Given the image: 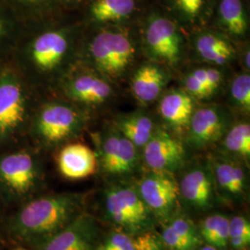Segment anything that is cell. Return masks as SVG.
I'll use <instances>...</instances> for the list:
<instances>
[{"mask_svg": "<svg viewBox=\"0 0 250 250\" xmlns=\"http://www.w3.org/2000/svg\"><path fill=\"white\" fill-rule=\"evenodd\" d=\"M3 225H4V221L2 219V215H1V208H0V232L3 231Z\"/></svg>", "mask_w": 250, "mask_h": 250, "instance_id": "40", "label": "cell"}, {"mask_svg": "<svg viewBox=\"0 0 250 250\" xmlns=\"http://www.w3.org/2000/svg\"><path fill=\"white\" fill-rule=\"evenodd\" d=\"M25 28L39 25L54 17L62 6L61 0H4Z\"/></svg>", "mask_w": 250, "mask_h": 250, "instance_id": "20", "label": "cell"}, {"mask_svg": "<svg viewBox=\"0 0 250 250\" xmlns=\"http://www.w3.org/2000/svg\"><path fill=\"white\" fill-rule=\"evenodd\" d=\"M25 32V26L13 10L0 0V56L13 51Z\"/></svg>", "mask_w": 250, "mask_h": 250, "instance_id": "26", "label": "cell"}, {"mask_svg": "<svg viewBox=\"0 0 250 250\" xmlns=\"http://www.w3.org/2000/svg\"><path fill=\"white\" fill-rule=\"evenodd\" d=\"M57 164L63 177L80 180L96 172L98 156L84 144H65L57 155Z\"/></svg>", "mask_w": 250, "mask_h": 250, "instance_id": "15", "label": "cell"}, {"mask_svg": "<svg viewBox=\"0 0 250 250\" xmlns=\"http://www.w3.org/2000/svg\"><path fill=\"white\" fill-rule=\"evenodd\" d=\"M250 49L248 48V50H246V51H245V53H244V60H243V62H244V66H245L246 70H248V72L250 71Z\"/></svg>", "mask_w": 250, "mask_h": 250, "instance_id": "36", "label": "cell"}, {"mask_svg": "<svg viewBox=\"0 0 250 250\" xmlns=\"http://www.w3.org/2000/svg\"><path fill=\"white\" fill-rule=\"evenodd\" d=\"M180 195L190 205L205 209L213 199V175L209 169L197 165L188 170L179 185Z\"/></svg>", "mask_w": 250, "mask_h": 250, "instance_id": "16", "label": "cell"}, {"mask_svg": "<svg viewBox=\"0 0 250 250\" xmlns=\"http://www.w3.org/2000/svg\"><path fill=\"white\" fill-rule=\"evenodd\" d=\"M193 112V98L185 89L170 90L161 98V118L174 131L182 132L188 128Z\"/></svg>", "mask_w": 250, "mask_h": 250, "instance_id": "18", "label": "cell"}, {"mask_svg": "<svg viewBox=\"0 0 250 250\" xmlns=\"http://www.w3.org/2000/svg\"><path fill=\"white\" fill-rule=\"evenodd\" d=\"M186 157L184 146L165 129H155L144 146V159L152 170L173 172L183 165Z\"/></svg>", "mask_w": 250, "mask_h": 250, "instance_id": "12", "label": "cell"}, {"mask_svg": "<svg viewBox=\"0 0 250 250\" xmlns=\"http://www.w3.org/2000/svg\"><path fill=\"white\" fill-rule=\"evenodd\" d=\"M30 83L14 63L0 67V147L28 131L34 112Z\"/></svg>", "mask_w": 250, "mask_h": 250, "instance_id": "4", "label": "cell"}, {"mask_svg": "<svg viewBox=\"0 0 250 250\" xmlns=\"http://www.w3.org/2000/svg\"><path fill=\"white\" fill-rule=\"evenodd\" d=\"M135 8L136 0H93L88 16L96 23L122 22L133 15Z\"/></svg>", "mask_w": 250, "mask_h": 250, "instance_id": "24", "label": "cell"}, {"mask_svg": "<svg viewBox=\"0 0 250 250\" xmlns=\"http://www.w3.org/2000/svg\"><path fill=\"white\" fill-rule=\"evenodd\" d=\"M185 90L193 99H206L210 96L205 83L197 80L191 73L184 79Z\"/></svg>", "mask_w": 250, "mask_h": 250, "instance_id": "33", "label": "cell"}, {"mask_svg": "<svg viewBox=\"0 0 250 250\" xmlns=\"http://www.w3.org/2000/svg\"><path fill=\"white\" fill-rule=\"evenodd\" d=\"M229 243L236 250L250 245V224L246 218L235 216L229 220Z\"/></svg>", "mask_w": 250, "mask_h": 250, "instance_id": "31", "label": "cell"}, {"mask_svg": "<svg viewBox=\"0 0 250 250\" xmlns=\"http://www.w3.org/2000/svg\"><path fill=\"white\" fill-rule=\"evenodd\" d=\"M43 183L41 161L35 150L18 148L0 153V199L17 208L36 197Z\"/></svg>", "mask_w": 250, "mask_h": 250, "instance_id": "5", "label": "cell"}, {"mask_svg": "<svg viewBox=\"0 0 250 250\" xmlns=\"http://www.w3.org/2000/svg\"><path fill=\"white\" fill-rule=\"evenodd\" d=\"M231 116L220 106L194 110L188 125V140L195 148H204L221 139L229 129Z\"/></svg>", "mask_w": 250, "mask_h": 250, "instance_id": "10", "label": "cell"}, {"mask_svg": "<svg viewBox=\"0 0 250 250\" xmlns=\"http://www.w3.org/2000/svg\"><path fill=\"white\" fill-rule=\"evenodd\" d=\"M12 250H35L30 249V248H27V247H23V246H17L15 249H13Z\"/></svg>", "mask_w": 250, "mask_h": 250, "instance_id": "38", "label": "cell"}, {"mask_svg": "<svg viewBox=\"0 0 250 250\" xmlns=\"http://www.w3.org/2000/svg\"><path fill=\"white\" fill-rule=\"evenodd\" d=\"M211 172L219 188L226 194L232 197H239L244 193L247 184L246 173L237 163L216 161Z\"/></svg>", "mask_w": 250, "mask_h": 250, "instance_id": "25", "label": "cell"}, {"mask_svg": "<svg viewBox=\"0 0 250 250\" xmlns=\"http://www.w3.org/2000/svg\"><path fill=\"white\" fill-rule=\"evenodd\" d=\"M84 112L68 100H51L35 107L27 133L37 146L52 149L76 138L86 126Z\"/></svg>", "mask_w": 250, "mask_h": 250, "instance_id": "3", "label": "cell"}, {"mask_svg": "<svg viewBox=\"0 0 250 250\" xmlns=\"http://www.w3.org/2000/svg\"><path fill=\"white\" fill-rule=\"evenodd\" d=\"M144 44L153 61L174 68L183 58L184 37L178 24L161 13H152L145 23Z\"/></svg>", "mask_w": 250, "mask_h": 250, "instance_id": "7", "label": "cell"}, {"mask_svg": "<svg viewBox=\"0 0 250 250\" xmlns=\"http://www.w3.org/2000/svg\"><path fill=\"white\" fill-rule=\"evenodd\" d=\"M77 28L57 25L21 36L16 48L14 64L31 84L60 81L71 71L75 54Z\"/></svg>", "mask_w": 250, "mask_h": 250, "instance_id": "2", "label": "cell"}, {"mask_svg": "<svg viewBox=\"0 0 250 250\" xmlns=\"http://www.w3.org/2000/svg\"><path fill=\"white\" fill-rule=\"evenodd\" d=\"M134 241L135 250H161V243L158 237L152 233L138 235Z\"/></svg>", "mask_w": 250, "mask_h": 250, "instance_id": "34", "label": "cell"}, {"mask_svg": "<svg viewBox=\"0 0 250 250\" xmlns=\"http://www.w3.org/2000/svg\"><path fill=\"white\" fill-rule=\"evenodd\" d=\"M95 250H135L133 238L125 232H112Z\"/></svg>", "mask_w": 250, "mask_h": 250, "instance_id": "32", "label": "cell"}, {"mask_svg": "<svg viewBox=\"0 0 250 250\" xmlns=\"http://www.w3.org/2000/svg\"><path fill=\"white\" fill-rule=\"evenodd\" d=\"M105 208L109 220L127 232H143L150 223V209L134 188H109L105 197Z\"/></svg>", "mask_w": 250, "mask_h": 250, "instance_id": "8", "label": "cell"}, {"mask_svg": "<svg viewBox=\"0 0 250 250\" xmlns=\"http://www.w3.org/2000/svg\"><path fill=\"white\" fill-rule=\"evenodd\" d=\"M230 98L232 104L244 112L250 109V76L242 73L232 80L230 86Z\"/></svg>", "mask_w": 250, "mask_h": 250, "instance_id": "30", "label": "cell"}, {"mask_svg": "<svg viewBox=\"0 0 250 250\" xmlns=\"http://www.w3.org/2000/svg\"><path fill=\"white\" fill-rule=\"evenodd\" d=\"M169 81L162 66L146 63L136 69L131 79V89L134 98L143 104H148L160 97Z\"/></svg>", "mask_w": 250, "mask_h": 250, "instance_id": "17", "label": "cell"}, {"mask_svg": "<svg viewBox=\"0 0 250 250\" xmlns=\"http://www.w3.org/2000/svg\"><path fill=\"white\" fill-rule=\"evenodd\" d=\"M200 233L191 221L176 218L163 229L162 243L170 250H195L200 244Z\"/></svg>", "mask_w": 250, "mask_h": 250, "instance_id": "22", "label": "cell"}, {"mask_svg": "<svg viewBox=\"0 0 250 250\" xmlns=\"http://www.w3.org/2000/svg\"><path fill=\"white\" fill-rule=\"evenodd\" d=\"M200 250H219L218 249H216L214 247H211V246H209V245H208V246H205V247H203V248H201Z\"/></svg>", "mask_w": 250, "mask_h": 250, "instance_id": "39", "label": "cell"}, {"mask_svg": "<svg viewBox=\"0 0 250 250\" xmlns=\"http://www.w3.org/2000/svg\"><path fill=\"white\" fill-rule=\"evenodd\" d=\"M206 86L210 96L218 89L223 80V75L216 68H205Z\"/></svg>", "mask_w": 250, "mask_h": 250, "instance_id": "35", "label": "cell"}, {"mask_svg": "<svg viewBox=\"0 0 250 250\" xmlns=\"http://www.w3.org/2000/svg\"><path fill=\"white\" fill-rule=\"evenodd\" d=\"M98 233L94 219L83 213L36 250H95Z\"/></svg>", "mask_w": 250, "mask_h": 250, "instance_id": "14", "label": "cell"}, {"mask_svg": "<svg viewBox=\"0 0 250 250\" xmlns=\"http://www.w3.org/2000/svg\"><path fill=\"white\" fill-rule=\"evenodd\" d=\"M168 5L179 21L193 26L205 21L211 0H168Z\"/></svg>", "mask_w": 250, "mask_h": 250, "instance_id": "27", "label": "cell"}, {"mask_svg": "<svg viewBox=\"0 0 250 250\" xmlns=\"http://www.w3.org/2000/svg\"><path fill=\"white\" fill-rule=\"evenodd\" d=\"M137 147L118 130L103 136L99 144V161L104 171L112 175L132 172L138 162Z\"/></svg>", "mask_w": 250, "mask_h": 250, "instance_id": "13", "label": "cell"}, {"mask_svg": "<svg viewBox=\"0 0 250 250\" xmlns=\"http://www.w3.org/2000/svg\"><path fill=\"white\" fill-rule=\"evenodd\" d=\"M135 59V46L128 33L118 29H103L87 42L85 62L107 80L121 79Z\"/></svg>", "mask_w": 250, "mask_h": 250, "instance_id": "6", "label": "cell"}, {"mask_svg": "<svg viewBox=\"0 0 250 250\" xmlns=\"http://www.w3.org/2000/svg\"><path fill=\"white\" fill-rule=\"evenodd\" d=\"M224 146L229 153L245 160L250 159V124L241 123L229 128L225 133Z\"/></svg>", "mask_w": 250, "mask_h": 250, "instance_id": "29", "label": "cell"}, {"mask_svg": "<svg viewBox=\"0 0 250 250\" xmlns=\"http://www.w3.org/2000/svg\"><path fill=\"white\" fill-rule=\"evenodd\" d=\"M59 83L66 100L75 105H100L113 94L108 81L89 70L70 71Z\"/></svg>", "mask_w": 250, "mask_h": 250, "instance_id": "9", "label": "cell"}, {"mask_svg": "<svg viewBox=\"0 0 250 250\" xmlns=\"http://www.w3.org/2000/svg\"><path fill=\"white\" fill-rule=\"evenodd\" d=\"M137 191L150 211L161 216L170 213L180 195L179 185L171 173L156 170L140 181Z\"/></svg>", "mask_w": 250, "mask_h": 250, "instance_id": "11", "label": "cell"}, {"mask_svg": "<svg viewBox=\"0 0 250 250\" xmlns=\"http://www.w3.org/2000/svg\"><path fill=\"white\" fill-rule=\"evenodd\" d=\"M84 199L76 193L37 195L16 208L3 232L18 246L36 250L83 213Z\"/></svg>", "mask_w": 250, "mask_h": 250, "instance_id": "1", "label": "cell"}, {"mask_svg": "<svg viewBox=\"0 0 250 250\" xmlns=\"http://www.w3.org/2000/svg\"><path fill=\"white\" fill-rule=\"evenodd\" d=\"M199 233L208 245L224 249L229 243V220L223 215L208 216L202 222Z\"/></svg>", "mask_w": 250, "mask_h": 250, "instance_id": "28", "label": "cell"}, {"mask_svg": "<svg viewBox=\"0 0 250 250\" xmlns=\"http://www.w3.org/2000/svg\"><path fill=\"white\" fill-rule=\"evenodd\" d=\"M195 48L197 54L208 62L224 65L234 56V49L224 34L216 31H202L196 37Z\"/></svg>", "mask_w": 250, "mask_h": 250, "instance_id": "21", "label": "cell"}, {"mask_svg": "<svg viewBox=\"0 0 250 250\" xmlns=\"http://www.w3.org/2000/svg\"><path fill=\"white\" fill-rule=\"evenodd\" d=\"M83 0H61V3L62 5H76V4H79L81 2H83Z\"/></svg>", "mask_w": 250, "mask_h": 250, "instance_id": "37", "label": "cell"}, {"mask_svg": "<svg viewBox=\"0 0 250 250\" xmlns=\"http://www.w3.org/2000/svg\"><path fill=\"white\" fill-rule=\"evenodd\" d=\"M116 129L136 147H144L150 139L155 127L149 114L145 111H134L119 116Z\"/></svg>", "mask_w": 250, "mask_h": 250, "instance_id": "23", "label": "cell"}, {"mask_svg": "<svg viewBox=\"0 0 250 250\" xmlns=\"http://www.w3.org/2000/svg\"><path fill=\"white\" fill-rule=\"evenodd\" d=\"M219 26L233 38H243L250 29V17L244 0H219L216 9Z\"/></svg>", "mask_w": 250, "mask_h": 250, "instance_id": "19", "label": "cell"}]
</instances>
